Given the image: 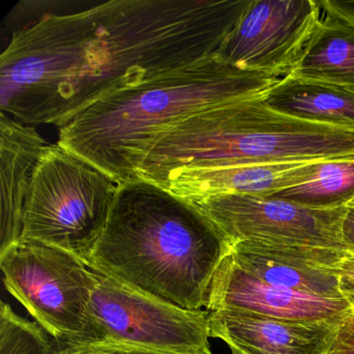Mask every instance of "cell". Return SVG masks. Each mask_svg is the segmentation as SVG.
I'll list each match as a JSON object with an SVG mask.
<instances>
[{
	"mask_svg": "<svg viewBox=\"0 0 354 354\" xmlns=\"http://www.w3.org/2000/svg\"><path fill=\"white\" fill-rule=\"evenodd\" d=\"M323 160L326 159L187 169L167 178L159 185L189 201L221 194L267 198L275 192L310 181L316 176Z\"/></svg>",
	"mask_w": 354,
	"mask_h": 354,
	"instance_id": "cell-14",
	"label": "cell"
},
{
	"mask_svg": "<svg viewBox=\"0 0 354 354\" xmlns=\"http://www.w3.org/2000/svg\"><path fill=\"white\" fill-rule=\"evenodd\" d=\"M192 202L218 225L232 245L252 241L347 250L342 225L348 208L317 210L243 194H221Z\"/></svg>",
	"mask_w": 354,
	"mask_h": 354,
	"instance_id": "cell-9",
	"label": "cell"
},
{
	"mask_svg": "<svg viewBox=\"0 0 354 354\" xmlns=\"http://www.w3.org/2000/svg\"><path fill=\"white\" fill-rule=\"evenodd\" d=\"M48 145L32 126L0 115L1 227L0 254L22 236L26 198L35 171Z\"/></svg>",
	"mask_w": 354,
	"mask_h": 354,
	"instance_id": "cell-15",
	"label": "cell"
},
{
	"mask_svg": "<svg viewBox=\"0 0 354 354\" xmlns=\"http://www.w3.org/2000/svg\"><path fill=\"white\" fill-rule=\"evenodd\" d=\"M349 252L337 248L242 241L231 257L261 281L326 298H343L339 267Z\"/></svg>",
	"mask_w": 354,
	"mask_h": 354,
	"instance_id": "cell-12",
	"label": "cell"
},
{
	"mask_svg": "<svg viewBox=\"0 0 354 354\" xmlns=\"http://www.w3.org/2000/svg\"><path fill=\"white\" fill-rule=\"evenodd\" d=\"M262 96L204 109L180 122L151 147L136 178L160 184L187 169L354 156V128L293 119L269 109Z\"/></svg>",
	"mask_w": 354,
	"mask_h": 354,
	"instance_id": "cell-4",
	"label": "cell"
},
{
	"mask_svg": "<svg viewBox=\"0 0 354 354\" xmlns=\"http://www.w3.org/2000/svg\"><path fill=\"white\" fill-rule=\"evenodd\" d=\"M342 237L348 252L354 256V206L349 207L346 211L342 225Z\"/></svg>",
	"mask_w": 354,
	"mask_h": 354,
	"instance_id": "cell-24",
	"label": "cell"
},
{
	"mask_svg": "<svg viewBox=\"0 0 354 354\" xmlns=\"http://www.w3.org/2000/svg\"><path fill=\"white\" fill-rule=\"evenodd\" d=\"M0 354H59V346L39 324L0 304Z\"/></svg>",
	"mask_w": 354,
	"mask_h": 354,
	"instance_id": "cell-19",
	"label": "cell"
},
{
	"mask_svg": "<svg viewBox=\"0 0 354 354\" xmlns=\"http://www.w3.org/2000/svg\"><path fill=\"white\" fill-rule=\"evenodd\" d=\"M233 250L194 202L142 178L120 184L88 266L189 310H206L213 277Z\"/></svg>",
	"mask_w": 354,
	"mask_h": 354,
	"instance_id": "cell-2",
	"label": "cell"
},
{
	"mask_svg": "<svg viewBox=\"0 0 354 354\" xmlns=\"http://www.w3.org/2000/svg\"><path fill=\"white\" fill-rule=\"evenodd\" d=\"M96 279L86 330L68 347L212 354L207 310H185L98 272Z\"/></svg>",
	"mask_w": 354,
	"mask_h": 354,
	"instance_id": "cell-7",
	"label": "cell"
},
{
	"mask_svg": "<svg viewBox=\"0 0 354 354\" xmlns=\"http://www.w3.org/2000/svg\"><path fill=\"white\" fill-rule=\"evenodd\" d=\"M59 354H161L136 350L102 349V348L68 347L59 349Z\"/></svg>",
	"mask_w": 354,
	"mask_h": 354,
	"instance_id": "cell-23",
	"label": "cell"
},
{
	"mask_svg": "<svg viewBox=\"0 0 354 354\" xmlns=\"http://www.w3.org/2000/svg\"><path fill=\"white\" fill-rule=\"evenodd\" d=\"M339 322L295 321L245 310L209 313L210 337L232 354H325Z\"/></svg>",
	"mask_w": 354,
	"mask_h": 354,
	"instance_id": "cell-13",
	"label": "cell"
},
{
	"mask_svg": "<svg viewBox=\"0 0 354 354\" xmlns=\"http://www.w3.org/2000/svg\"><path fill=\"white\" fill-rule=\"evenodd\" d=\"M339 291L354 312V256L350 254L339 267Z\"/></svg>",
	"mask_w": 354,
	"mask_h": 354,
	"instance_id": "cell-21",
	"label": "cell"
},
{
	"mask_svg": "<svg viewBox=\"0 0 354 354\" xmlns=\"http://www.w3.org/2000/svg\"><path fill=\"white\" fill-rule=\"evenodd\" d=\"M281 115L331 127L354 128V91L287 75L262 96Z\"/></svg>",
	"mask_w": 354,
	"mask_h": 354,
	"instance_id": "cell-16",
	"label": "cell"
},
{
	"mask_svg": "<svg viewBox=\"0 0 354 354\" xmlns=\"http://www.w3.org/2000/svg\"><path fill=\"white\" fill-rule=\"evenodd\" d=\"M252 0H111L91 8L92 34L51 123L104 97L216 55Z\"/></svg>",
	"mask_w": 354,
	"mask_h": 354,
	"instance_id": "cell-1",
	"label": "cell"
},
{
	"mask_svg": "<svg viewBox=\"0 0 354 354\" xmlns=\"http://www.w3.org/2000/svg\"><path fill=\"white\" fill-rule=\"evenodd\" d=\"M119 186L86 159L48 145L28 190L21 239L67 250L88 265Z\"/></svg>",
	"mask_w": 354,
	"mask_h": 354,
	"instance_id": "cell-5",
	"label": "cell"
},
{
	"mask_svg": "<svg viewBox=\"0 0 354 354\" xmlns=\"http://www.w3.org/2000/svg\"><path fill=\"white\" fill-rule=\"evenodd\" d=\"M91 8L42 15L14 32L0 57V109L28 125L50 124L92 34Z\"/></svg>",
	"mask_w": 354,
	"mask_h": 354,
	"instance_id": "cell-6",
	"label": "cell"
},
{
	"mask_svg": "<svg viewBox=\"0 0 354 354\" xmlns=\"http://www.w3.org/2000/svg\"><path fill=\"white\" fill-rule=\"evenodd\" d=\"M319 0H252L216 57L243 71L289 75L320 24Z\"/></svg>",
	"mask_w": 354,
	"mask_h": 354,
	"instance_id": "cell-10",
	"label": "cell"
},
{
	"mask_svg": "<svg viewBox=\"0 0 354 354\" xmlns=\"http://www.w3.org/2000/svg\"><path fill=\"white\" fill-rule=\"evenodd\" d=\"M321 9L354 26V0H319Z\"/></svg>",
	"mask_w": 354,
	"mask_h": 354,
	"instance_id": "cell-22",
	"label": "cell"
},
{
	"mask_svg": "<svg viewBox=\"0 0 354 354\" xmlns=\"http://www.w3.org/2000/svg\"><path fill=\"white\" fill-rule=\"evenodd\" d=\"M289 75L354 91V26L326 14Z\"/></svg>",
	"mask_w": 354,
	"mask_h": 354,
	"instance_id": "cell-17",
	"label": "cell"
},
{
	"mask_svg": "<svg viewBox=\"0 0 354 354\" xmlns=\"http://www.w3.org/2000/svg\"><path fill=\"white\" fill-rule=\"evenodd\" d=\"M325 354H354V312L337 324L333 341Z\"/></svg>",
	"mask_w": 354,
	"mask_h": 354,
	"instance_id": "cell-20",
	"label": "cell"
},
{
	"mask_svg": "<svg viewBox=\"0 0 354 354\" xmlns=\"http://www.w3.org/2000/svg\"><path fill=\"white\" fill-rule=\"evenodd\" d=\"M0 268L8 291L59 348L82 337L97 279L82 259L42 242L20 239L0 254Z\"/></svg>",
	"mask_w": 354,
	"mask_h": 354,
	"instance_id": "cell-8",
	"label": "cell"
},
{
	"mask_svg": "<svg viewBox=\"0 0 354 354\" xmlns=\"http://www.w3.org/2000/svg\"><path fill=\"white\" fill-rule=\"evenodd\" d=\"M267 198L317 210L354 206V156L323 160L312 180Z\"/></svg>",
	"mask_w": 354,
	"mask_h": 354,
	"instance_id": "cell-18",
	"label": "cell"
},
{
	"mask_svg": "<svg viewBox=\"0 0 354 354\" xmlns=\"http://www.w3.org/2000/svg\"><path fill=\"white\" fill-rule=\"evenodd\" d=\"M233 310L295 321L341 322L352 308L344 298H326L261 281L231 257L223 259L209 292L208 313Z\"/></svg>",
	"mask_w": 354,
	"mask_h": 354,
	"instance_id": "cell-11",
	"label": "cell"
},
{
	"mask_svg": "<svg viewBox=\"0 0 354 354\" xmlns=\"http://www.w3.org/2000/svg\"><path fill=\"white\" fill-rule=\"evenodd\" d=\"M279 77L243 71L216 55L93 103L59 127L57 144L120 184L165 132L190 115L262 96Z\"/></svg>",
	"mask_w": 354,
	"mask_h": 354,
	"instance_id": "cell-3",
	"label": "cell"
}]
</instances>
